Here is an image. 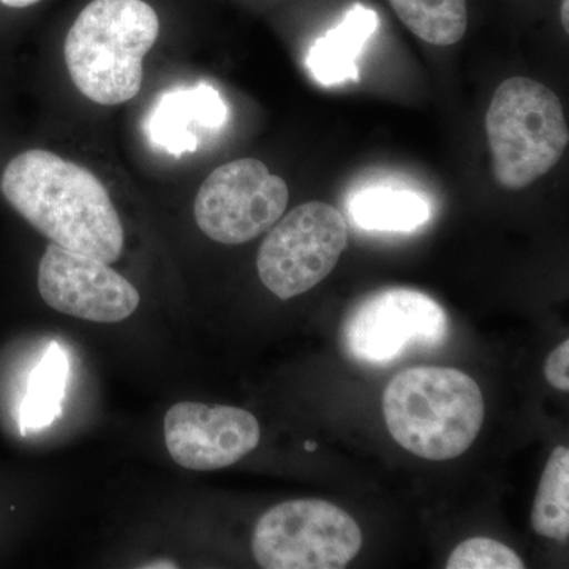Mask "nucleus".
Returning a JSON list of instances; mask_svg holds the SVG:
<instances>
[{"label":"nucleus","mask_w":569,"mask_h":569,"mask_svg":"<svg viewBox=\"0 0 569 569\" xmlns=\"http://www.w3.org/2000/svg\"><path fill=\"white\" fill-rule=\"evenodd\" d=\"M3 197L52 244L114 263L126 233L103 182L88 168L44 149L11 159L0 179Z\"/></svg>","instance_id":"nucleus-1"},{"label":"nucleus","mask_w":569,"mask_h":569,"mask_svg":"<svg viewBox=\"0 0 569 569\" xmlns=\"http://www.w3.org/2000/svg\"><path fill=\"white\" fill-rule=\"evenodd\" d=\"M159 32V14L144 0H92L63 44L71 81L104 107L130 102L141 91L142 61Z\"/></svg>","instance_id":"nucleus-2"},{"label":"nucleus","mask_w":569,"mask_h":569,"mask_svg":"<svg viewBox=\"0 0 569 569\" xmlns=\"http://www.w3.org/2000/svg\"><path fill=\"white\" fill-rule=\"evenodd\" d=\"M389 433L411 455L433 462L459 458L475 443L486 418L477 381L449 367H413L385 389Z\"/></svg>","instance_id":"nucleus-3"},{"label":"nucleus","mask_w":569,"mask_h":569,"mask_svg":"<svg viewBox=\"0 0 569 569\" xmlns=\"http://www.w3.org/2000/svg\"><path fill=\"white\" fill-rule=\"evenodd\" d=\"M493 176L501 187L520 190L560 162L569 130L559 97L531 78L498 86L486 114Z\"/></svg>","instance_id":"nucleus-4"},{"label":"nucleus","mask_w":569,"mask_h":569,"mask_svg":"<svg viewBox=\"0 0 569 569\" xmlns=\"http://www.w3.org/2000/svg\"><path fill=\"white\" fill-rule=\"evenodd\" d=\"M361 548L358 522L317 498L276 505L258 519L252 538L254 560L264 569H342Z\"/></svg>","instance_id":"nucleus-5"},{"label":"nucleus","mask_w":569,"mask_h":569,"mask_svg":"<svg viewBox=\"0 0 569 569\" xmlns=\"http://www.w3.org/2000/svg\"><path fill=\"white\" fill-rule=\"evenodd\" d=\"M347 246L342 212L323 201H310L280 217L269 230L258 250V276L272 295L288 301L323 282Z\"/></svg>","instance_id":"nucleus-6"},{"label":"nucleus","mask_w":569,"mask_h":569,"mask_svg":"<svg viewBox=\"0 0 569 569\" xmlns=\"http://www.w3.org/2000/svg\"><path fill=\"white\" fill-rule=\"evenodd\" d=\"M448 335L447 310L413 288H385L366 296L342 326L347 355L367 366L392 365L417 348L432 350Z\"/></svg>","instance_id":"nucleus-7"},{"label":"nucleus","mask_w":569,"mask_h":569,"mask_svg":"<svg viewBox=\"0 0 569 569\" xmlns=\"http://www.w3.org/2000/svg\"><path fill=\"white\" fill-rule=\"evenodd\" d=\"M290 192L280 176L257 159H239L216 168L201 183L193 216L209 239L241 246L274 227Z\"/></svg>","instance_id":"nucleus-8"},{"label":"nucleus","mask_w":569,"mask_h":569,"mask_svg":"<svg viewBox=\"0 0 569 569\" xmlns=\"http://www.w3.org/2000/svg\"><path fill=\"white\" fill-rule=\"evenodd\" d=\"M39 291L51 309L93 323H119L140 306L137 288L108 263L52 242L40 260Z\"/></svg>","instance_id":"nucleus-9"},{"label":"nucleus","mask_w":569,"mask_h":569,"mask_svg":"<svg viewBox=\"0 0 569 569\" xmlns=\"http://www.w3.org/2000/svg\"><path fill=\"white\" fill-rule=\"evenodd\" d=\"M257 418L242 408L179 402L164 415V443L178 466L222 470L260 445Z\"/></svg>","instance_id":"nucleus-10"},{"label":"nucleus","mask_w":569,"mask_h":569,"mask_svg":"<svg viewBox=\"0 0 569 569\" xmlns=\"http://www.w3.org/2000/svg\"><path fill=\"white\" fill-rule=\"evenodd\" d=\"M222 96L209 84L164 92L149 116L146 132L153 146L174 157L194 152L198 133L219 130L227 121Z\"/></svg>","instance_id":"nucleus-11"},{"label":"nucleus","mask_w":569,"mask_h":569,"mask_svg":"<svg viewBox=\"0 0 569 569\" xmlns=\"http://www.w3.org/2000/svg\"><path fill=\"white\" fill-rule=\"evenodd\" d=\"M378 26L377 13L356 3L346 18L326 32L310 48L307 66L318 82L325 86L358 81V61L367 40Z\"/></svg>","instance_id":"nucleus-12"},{"label":"nucleus","mask_w":569,"mask_h":569,"mask_svg":"<svg viewBox=\"0 0 569 569\" xmlns=\"http://www.w3.org/2000/svg\"><path fill=\"white\" fill-rule=\"evenodd\" d=\"M67 380L69 358L59 343L52 342L29 378L20 410L22 433L44 429L61 417Z\"/></svg>","instance_id":"nucleus-13"},{"label":"nucleus","mask_w":569,"mask_h":569,"mask_svg":"<svg viewBox=\"0 0 569 569\" xmlns=\"http://www.w3.org/2000/svg\"><path fill=\"white\" fill-rule=\"evenodd\" d=\"M350 213L365 230L411 231L427 222L430 209L419 194L408 190L372 189L356 194Z\"/></svg>","instance_id":"nucleus-14"},{"label":"nucleus","mask_w":569,"mask_h":569,"mask_svg":"<svg viewBox=\"0 0 569 569\" xmlns=\"http://www.w3.org/2000/svg\"><path fill=\"white\" fill-rule=\"evenodd\" d=\"M400 21L418 39L451 47L466 36L467 0H389Z\"/></svg>","instance_id":"nucleus-15"},{"label":"nucleus","mask_w":569,"mask_h":569,"mask_svg":"<svg viewBox=\"0 0 569 569\" xmlns=\"http://www.w3.org/2000/svg\"><path fill=\"white\" fill-rule=\"evenodd\" d=\"M531 526L541 537L567 541L569 537V451L567 447L553 449L542 471L533 509Z\"/></svg>","instance_id":"nucleus-16"},{"label":"nucleus","mask_w":569,"mask_h":569,"mask_svg":"<svg viewBox=\"0 0 569 569\" xmlns=\"http://www.w3.org/2000/svg\"><path fill=\"white\" fill-rule=\"evenodd\" d=\"M522 559L503 542L492 538H470L449 556L448 569H522Z\"/></svg>","instance_id":"nucleus-17"},{"label":"nucleus","mask_w":569,"mask_h":569,"mask_svg":"<svg viewBox=\"0 0 569 569\" xmlns=\"http://www.w3.org/2000/svg\"><path fill=\"white\" fill-rule=\"evenodd\" d=\"M545 377L550 387L559 391H569V340L560 343L556 350L548 356L545 365Z\"/></svg>","instance_id":"nucleus-18"},{"label":"nucleus","mask_w":569,"mask_h":569,"mask_svg":"<svg viewBox=\"0 0 569 569\" xmlns=\"http://www.w3.org/2000/svg\"><path fill=\"white\" fill-rule=\"evenodd\" d=\"M39 2L41 0H0L2 6L10 7V9H28Z\"/></svg>","instance_id":"nucleus-19"},{"label":"nucleus","mask_w":569,"mask_h":569,"mask_svg":"<svg viewBox=\"0 0 569 569\" xmlns=\"http://www.w3.org/2000/svg\"><path fill=\"white\" fill-rule=\"evenodd\" d=\"M569 0H561V22H563L565 32H569Z\"/></svg>","instance_id":"nucleus-20"},{"label":"nucleus","mask_w":569,"mask_h":569,"mask_svg":"<svg viewBox=\"0 0 569 569\" xmlns=\"http://www.w3.org/2000/svg\"><path fill=\"white\" fill-rule=\"evenodd\" d=\"M144 568H176V565H171V561H157V565H146Z\"/></svg>","instance_id":"nucleus-21"},{"label":"nucleus","mask_w":569,"mask_h":569,"mask_svg":"<svg viewBox=\"0 0 569 569\" xmlns=\"http://www.w3.org/2000/svg\"><path fill=\"white\" fill-rule=\"evenodd\" d=\"M306 448H307V451H313V449H316V443H307Z\"/></svg>","instance_id":"nucleus-22"}]
</instances>
